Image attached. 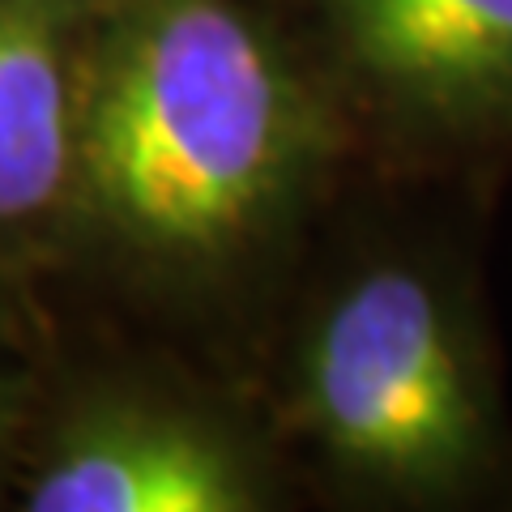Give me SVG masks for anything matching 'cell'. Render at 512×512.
Segmentation results:
<instances>
[{"mask_svg":"<svg viewBox=\"0 0 512 512\" xmlns=\"http://www.w3.org/2000/svg\"><path fill=\"white\" fill-rule=\"evenodd\" d=\"M359 171L265 0H82L52 244L146 342L252 389L269 325Z\"/></svg>","mask_w":512,"mask_h":512,"instance_id":"6da1fadb","label":"cell"},{"mask_svg":"<svg viewBox=\"0 0 512 512\" xmlns=\"http://www.w3.org/2000/svg\"><path fill=\"white\" fill-rule=\"evenodd\" d=\"M504 192L359 171L269 325L252 393L303 495L512 512L487 239Z\"/></svg>","mask_w":512,"mask_h":512,"instance_id":"7a4b0ae2","label":"cell"},{"mask_svg":"<svg viewBox=\"0 0 512 512\" xmlns=\"http://www.w3.org/2000/svg\"><path fill=\"white\" fill-rule=\"evenodd\" d=\"M367 175L512 184V0H265Z\"/></svg>","mask_w":512,"mask_h":512,"instance_id":"3957f363","label":"cell"},{"mask_svg":"<svg viewBox=\"0 0 512 512\" xmlns=\"http://www.w3.org/2000/svg\"><path fill=\"white\" fill-rule=\"evenodd\" d=\"M13 491L26 512H269L303 495L248 384L154 342L77 384Z\"/></svg>","mask_w":512,"mask_h":512,"instance_id":"277c9868","label":"cell"},{"mask_svg":"<svg viewBox=\"0 0 512 512\" xmlns=\"http://www.w3.org/2000/svg\"><path fill=\"white\" fill-rule=\"evenodd\" d=\"M82 0H0V252L52 244L69 197Z\"/></svg>","mask_w":512,"mask_h":512,"instance_id":"5b68a950","label":"cell"},{"mask_svg":"<svg viewBox=\"0 0 512 512\" xmlns=\"http://www.w3.org/2000/svg\"><path fill=\"white\" fill-rule=\"evenodd\" d=\"M39 402L35 329L5 286H0V487L18 478L30 448V419Z\"/></svg>","mask_w":512,"mask_h":512,"instance_id":"8992f818","label":"cell"}]
</instances>
